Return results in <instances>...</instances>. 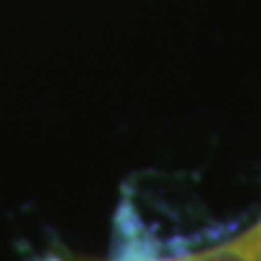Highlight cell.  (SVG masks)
<instances>
[{"label": "cell", "mask_w": 261, "mask_h": 261, "mask_svg": "<svg viewBox=\"0 0 261 261\" xmlns=\"http://www.w3.org/2000/svg\"><path fill=\"white\" fill-rule=\"evenodd\" d=\"M174 261H261V222L238 240L228 242L226 246Z\"/></svg>", "instance_id": "1"}, {"label": "cell", "mask_w": 261, "mask_h": 261, "mask_svg": "<svg viewBox=\"0 0 261 261\" xmlns=\"http://www.w3.org/2000/svg\"><path fill=\"white\" fill-rule=\"evenodd\" d=\"M44 261H61V259H55V257H53V259H44Z\"/></svg>", "instance_id": "2"}]
</instances>
